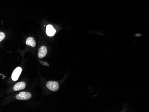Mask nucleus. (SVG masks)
<instances>
[{
	"label": "nucleus",
	"instance_id": "obj_9",
	"mask_svg": "<svg viewBox=\"0 0 149 112\" xmlns=\"http://www.w3.org/2000/svg\"><path fill=\"white\" fill-rule=\"evenodd\" d=\"M40 63H41L42 65H45V66H49V64L47 63L46 62H42V61H40Z\"/></svg>",
	"mask_w": 149,
	"mask_h": 112
},
{
	"label": "nucleus",
	"instance_id": "obj_3",
	"mask_svg": "<svg viewBox=\"0 0 149 112\" xmlns=\"http://www.w3.org/2000/svg\"><path fill=\"white\" fill-rule=\"evenodd\" d=\"M22 71V68L21 67H17L14 71L12 73L11 77L12 80L17 81L18 79V78Z\"/></svg>",
	"mask_w": 149,
	"mask_h": 112
},
{
	"label": "nucleus",
	"instance_id": "obj_4",
	"mask_svg": "<svg viewBox=\"0 0 149 112\" xmlns=\"http://www.w3.org/2000/svg\"><path fill=\"white\" fill-rule=\"evenodd\" d=\"M55 30L54 29L53 26L51 25H48L46 27V33L48 36L50 37L53 36L55 35Z\"/></svg>",
	"mask_w": 149,
	"mask_h": 112
},
{
	"label": "nucleus",
	"instance_id": "obj_7",
	"mask_svg": "<svg viewBox=\"0 0 149 112\" xmlns=\"http://www.w3.org/2000/svg\"><path fill=\"white\" fill-rule=\"evenodd\" d=\"M26 44L28 46H30L32 47H35L36 45V42L35 39L33 37H28L26 40Z\"/></svg>",
	"mask_w": 149,
	"mask_h": 112
},
{
	"label": "nucleus",
	"instance_id": "obj_6",
	"mask_svg": "<svg viewBox=\"0 0 149 112\" xmlns=\"http://www.w3.org/2000/svg\"><path fill=\"white\" fill-rule=\"evenodd\" d=\"M47 53V48L45 46H42L40 48L38 52V56L40 58H44Z\"/></svg>",
	"mask_w": 149,
	"mask_h": 112
},
{
	"label": "nucleus",
	"instance_id": "obj_8",
	"mask_svg": "<svg viewBox=\"0 0 149 112\" xmlns=\"http://www.w3.org/2000/svg\"><path fill=\"white\" fill-rule=\"evenodd\" d=\"M5 37V35L3 32H0V41H2Z\"/></svg>",
	"mask_w": 149,
	"mask_h": 112
},
{
	"label": "nucleus",
	"instance_id": "obj_1",
	"mask_svg": "<svg viewBox=\"0 0 149 112\" xmlns=\"http://www.w3.org/2000/svg\"><path fill=\"white\" fill-rule=\"evenodd\" d=\"M31 93L28 92H21L19 94L16 96V98L18 100H27L31 98Z\"/></svg>",
	"mask_w": 149,
	"mask_h": 112
},
{
	"label": "nucleus",
	"instance_id": "obj_2",
	"mask_svg": "<svg viewBox=\"0 0 149 112\" xmlns=\"http://www.w3.org/2000/svg\"><path fill=\"white\" fill-rule=\"evenodd\" d=\"M46 86L48 89L53 92L57 91L59 88L58 83L55 81H50L46 83Z\"/></svg>",
	"mask_w": 149,
	"mask_h": 112
},
{
	"label": "nucleus",
	"instance_id": "obj_5",
	"mask_svg": "<svg viewBox=\"0 0 149 112\" xmlns=\"http://www.w3.org/2000/svg\"><path fill=\"white\" fill-rule=\"evenodd\" d=\"M26 87V83L24 82H20L15 84L14 86L13 89L15 91H17L20 90H23Z\"/></svg>",
	"mask_w": 149,
	"mask_h": 112
}]
</instances>
